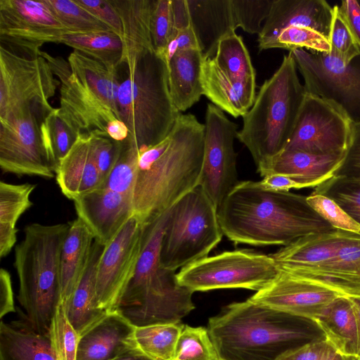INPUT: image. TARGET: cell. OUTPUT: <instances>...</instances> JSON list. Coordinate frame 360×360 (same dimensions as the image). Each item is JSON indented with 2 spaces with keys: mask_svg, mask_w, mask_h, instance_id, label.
I'll list each match as a JSON object with an SVG mask.
<instances>
[{
  "mask_svg": "<svg viewBox=\"0 0 360 360\" xmlns=\"http://www.w3.org/2000/svg\"><path fill=\"white\" fill-rule=\"evenodd\" d=\"M333 7L324 0H274L258 35L259 51L270 49L278 34L290 26L312 28L329 40Z\"/></svg>",
  "mask_w": 360,
  "mask_h": 360,
  "instance_id": "20",
  "label": "cell"
},
{
  "mask_svg": "<svg viewBox=\"0 0 360 360\" xmlns=\"http://www.w3.org/2000/svg\"><path fill=\"white\" fill-rule=\"evenodd\" d=\"M278 269L270 255L245 249L225 251L193 262L176 273L179 284L193 292L243 288L256 292L267 285Z\"/></svg>",
  "mask_w": 360,
  "mask_h": 360,
  "instance_id": "9",
  "label": "cell"
},
{
  "mask_svg": "<svg viewBox=\"0 0 360 360\" xmlns=\"http://www.w3.org/2000/svg\"><path fill=\"white\" fill-rule=\"evenodd\" d=\"M259 181L265 188L271 191H290L292 188L300 189L296 181L288 174H270Z\"/></svg>",
  "mask_w": 360,
  "mask_h": 360,
  "instance_id": "57",
  "label": "cell"
},
{
  "mask_svg": "<svg viewBox=\"0 0 360 360\" xmlns=\"http://www.w3.org/2000/svg\"><path fill=\"white\" fill-rule=\"evenodd\" d=\"M307 93L337 105L352 123L360 122V54L345 64L330 53L290 51Z\"/></svg>",
  "mask_w": 360,
  "mask_h": 360,
  "instance_id": "11",
  "label": "cell"
},
{
  "mask_svg": "<svg viewBox=\"0 0 360 360\" xmlns=\"http://www.w3.org/2000/svg\"><path fill=\"white\" fill-rule=\"evenodd\" d=\"M207 329L221 360H276L289 350L326 339L315 321L249 299L226 306L209 319Z\"/></svg>",
  "mask_w": 360,
  "mask_h": 360,
  "instance_id": "3",
  "label": "cell"
},
{
  "mask_svg": "<svg viewBox=\"0 0 360 360\" xmlns=\"http://www.w3.org/2000/svg\"><path fill=\"white\" fill-rule=\"evenodd\" d=\"M205 131L195 115L181 113L164 140L140 153L133 207L143 224L199 185Z\"/></svg>",
  "mask_w": 360,
  "mask_h": 360,
  "instance_id": "2",
  "label": "cell"
},
{
  "mask_svg": "<svg viewBox=\"0 0 360 360\" xmlns=\"http://www.w3.org/2000/svg\"><path fill=\"white\" fill-rule=\"evenodd\" d=\"M342 295L278 269L276 276L249 300L294 316L315 321ZM344 296V295H343Z\"/></svg>",
  "mask_w": 360,
  "mask_h": 360,
  "instance_id": "18",
  "label": "cell"
},
{
  "mask_svg": "<svg viewBox=\"0 0 360 360\" xmlns=\"http://www.w3.org/2000/svg\"><path fill=\"white\" fill-rule=\"evenodd\" d=\"M170 209L143 224L141 250L136 271L117 310L131 305L162 269L160 266L162 241Z\"/></svg>",
  "mask_w": 360,
  "mask_h": 360,
  "instance_id": "28",
  "label": "cell"
},
{
  "mask_svg": "<svg viewBox=\"0 0 360 360\" xmlns=\"http://www.w3.org/2000/svg\"><path fill=\"white\" fill-rule=\"evenodd\" d=\"M217 65L238 81L256 79V72L242 37L235 32L221 38L213 57Z\"/></svg>",
  "mask_w": 360,
  "mask_h": 360,
  "instance_id": "38",
  "label": "cell"
},
{
  "mask_svg": "<svg viewBox=\"0 0 360 360\" xmlns=\"http://www.w3.org/2000/svg\"><path fill=\"white\" fill-rule=\"evenodd\" d=\"M118 109L129 130L126 140L140 153L169 134L181 112L171 97L162 57L148 53L128 73L119 88Z\"/></svg>",
  "mask_w": 360,
  "mask_h": 360,
  "instance_id": "7",
  "label": "cell"
},
{
  "mask_svg": "<svg viewBox=\"0 0 360 360\" xmlns=\"http://www.w3.org/2000/svg\"><path fill=\"white\" fill-rule=\"evenodd\" d=\"M0 360H57L49 333L34 330L28 321L0 324Z\"/></svg>",
  "mask_w": 360,
  "mask_h": 360,
  "instance_id": "32",
  "label": "cell"
},
{
  "mask_svg": "<svg viewBox=\"0 0 360 360\" xmlns=\"http://www.w3.org/2000/svg\"><path fill=\"white\" fill-rule=\"evenodd\" d=\"M94 238L77 219L70 224L60 255L61 302L65 304L78 285L87 266Z\"/></svg>",
  "mask_w": 360,
  "mask_h": 360,
  "instance_id": "33",
  "label": "cell"
},
{
  "mask_svg": "<svg viewBox=\"0 0 360 360\" xmlns=\"http://www.w3.org/2000/svg\"><path fill=\"white\" fill-rule=\"evenodd\" d=\"M354 360H360V356H355Z\"/></svg>",
  "mask_w": 360,
  "mask_h": 360,
  "instance_id": "62",
  "label": "cell"
},
{
  "mask_svg": "<svg viewBox=\"0 0 360 360\" xmlns=\"http://www.w3.org/2000/svg\"><path fill=\"white\" fill-rule=\"evenodd\" d=\"M338 353L357 356L359 338L356 318L347 296L333 300L315 320Z\"/></svg>",
  "mask_w": 360,
  "mask_h": 360,
  "instance_id": "34",
  "label": "cell"
},
{
  "mask_svg": "<svg viewBox=\"0 0 360 360\" xmlns=\"http://www.w3.org/2000/svg\"><path fill=\"white\" fill-rule=\"evenodd\" d=\"M344 155H321L283 150L271 161L264 176L270 174H288L296 181L300 188H315L334 176Z\"/></svg>",
  "mask_w": 360,
  "mask_h": 360,
  "instance_id": "29",
  "label": "cell"
},
{
  "mask_svg": "<svg viewBox=\"0 0 360 360\" xmlns=\"http://www.w3.org/2000/svg\"><path fill=\"white\" fill-rule=\"evenodd\" d=\"M217 208L200 186L170 209L160 252V266L176 271L208 256L221 240Z\"/></svg>",
  "mask_w": 360,
  "mask_h": 360,
  "instance_id": "8",
  "label": "cell"
},
{
  "mask_svg": "<svg viewBox=\"0 0 360 360\" xmlns=\"http://www.w3.org/2000/svg\"><path fill=\"white\" fill-rule=\"evenodd\" d=\"M204 57L213 58L221 38L238 27L232 0H186Z\"/></svg>",
  "mask_w": 360,
  "mask_h": 360,
  "instance_id": "27",
  "label": "cell"
},
{
  "mask_svg": "<svg viewBox=\"0 0 360 360\" xmlns=\"http://www.w3.org/2000/svg\"><path fill=\"white\" fill-rule=\"evenodd\" d=\"M13 292L9 272L1 268L0 270V318L15 312Z\"/></svg>",
  "mask_w": 360,
  "mask_h": 360,
  "instance_id": "55",
  "label": "cell"
},
{
  "mask_svg": "<svg viewBox=\"0 0 360 360\" xmlns=\"http://www.w3.org/2000/svg\"><path fill=\"white\" fill-rule=\"evenodd\" d=\"M174 360H221L203 327L184 326L179 338Z\"/></svg>",
  "mask_w": 360,
  "mask_h": 360,
  "instance_id": "43",
  "label": "cell"
},
{
  "mask_svg": "<svg viewBox=\"0 0 360 360\" xmlns=\"http://www.w3.org/2000/svg\"><path fill=\"white\" fill-rule=\"evenodd\" d=\"M306 94L289 52L275 73L260 86L252 106L243 116L237 139L250 151L261 176L285 149Z\"/></svg>",
  "mask_w": 360,
  "mask_h": 360,
  "instance_id": "5",
  "label": "cell"
},
{
  "mask_svg": "<svg viewBox=\"0 0 360 360\" xmlns=\"http://www.w3.org/2000/svg\"><path fill=\"white\" fill-rule=\"evenodd\" d=\"M344 231L311 234L300 237L270 255L278 269L296 277L313 274L336 252Z\"/></svg>",
  "mask_w": 360,
  "mask_h": 360,
  "instance_id": "22",
  "label": "cell"
},
{
  "mask_svg": "<svg viewBox=\"0 0 360 360\" xmlns=\"http://www.w3.org/2000/svg\"><path fill=\"white\" fill-rule=\"evenodd\" d=\"M49 334L57 360H77L79 335L70 323L62 302L53 318Z\"/></svg>",
  "mask_w": 360,
  "mask_h": 360,
  "instance_id": "44",
  "label": "cell"
},
{
  "mask_svg": "<svg viewBox=\"0 0 360 360\" xmlns=\"http://www.w3.org/2000/svg\"><path fill=\"white\" fill-rule=\"evenodd\" d=\"M113 360H154L137 348L131 349Z\"/></svg>",
  "mask_w": 360,
  "mask_h": 360,
  "instance_id": "59",
  "label": "cell"
},
{
  "mask_svg": "<svg viewBox=\"0 0 360 360\" xmlns=\"http://www.w3.org/2000/svg\"><path fill=\"white\" fill-rule=\"evenodd\" d=\"M44 58L21 56L0 46V118L29 103L50 106L60 81Z\"/></svg>",
  "mask_w": 360,
  "mask_h": 360,
  "instance_id": "15",
  "label": "cell"
},
{
  "mask_svg": "<svg viewBox=\"0 0 360 360\" xmlns=\"http://www.w3.org/2000/svg\"><path fill=\"white\" fill-rule=\"evenodd\" d=\"M184 326L181 323L135 326L136 347L154 360H174Z\"/></svg>",
  "mask_w": 360,
  "mask_h": 360,
  "instance_id": "37",
  "label": "cell"
},
{
  "mask_svg": "<svg viewBox=\"0 0 360 360\" xmlns=\"http://www.w3.org/2000/svg\"><path fill=\"white\" fill-rule=\"evenodd\" d=\"M36 185L0 182V257L8 255L17 241L16 224L33 205L30 195Z\"/></svg>",
  "mask_w": 360,
  "mask_h": 360,
  "instance_id": "35",
  "label": "cell"
},
{
  "mask_svg": "<svg viewBox=\"0 0 360 360\" xmlns=\"http://www.w3.org/2000/svg\"><path fill=\"white\" fill-rule=\"evenodd\" d=\"M104 247L94 240L84 274L70 299L63 304L66 316L79 336L108 313L99 307L96 294L97 266Z\"/></svg>",
  "mask_w": 360,
  "mask_h": 360,
  "instance_id": "31",
  "label": "cell"
},
{
  "mask_svg": "<svg viewBox=\"0 0 360 360\" xmlns=\"http://www.w3.org/2000/svg\"><path fill=\"white\" fill-rule=\"evenodd\" d=\"M274 0H232L238 27L249 34H260ZM264 24V23H263Z\"/></svg>",
  "mask_w": 360,
  "mask_h": 360,
  "instance_id": "48",
  "label": "cell"
},
{
  "mask_svg": "<svg viewBox=\"0 0 360 360\" xmlns=\"http://www.w3.org/2000/svg\"><path fill=\"white\" fill-rule=\"evenodd\" d=\"M354 356H346L337 353L333 360H354Z\"/></svg>",
  "mask_w": 360,
  "mask_h": 360,
  "instance_id": "61",
  "label": "cell"
},
{
  "mask_svg": "<svg viewBox=\"0 0 360 360\" xmlns=\"http://www.w3.org/2000/svg\"><path fill=\"white\" fill-rule=\"evenodd\" d=\"M194 48L200 49V46L191 22L188 26L179 30L169 43L165 54L166 63L170 60L176 52Z\"/></svg>",
  "mask_w": 360,
  "mask_h": 360,
  "instance_id": "54",
  "label": "cell"
},
{
  "mask_svg": "<svg viewBox=\"0 0 360 360\" xmlns=\"http://www.w3.org/2000/svg\"><path fill=\"white\" fill-rule=\"evenodd\" d=\"M193 292L179 284L176 271L162 268L130 306L117 311L136 327L180 323L195 309Z\"/></svg>",
  "mask_w": 360,
  "mask_h": 360,
  "instance_id": "17",
  "label": "cell"
},
{
  "mask_svg": "<svg viewBox=\"0 0 360 360\" xmlns=\"http://www.w3.org/2000/svg\"><path fill=\"white\" fill-rule=\"evenodd\" d=\"M62 44L98 60L110 70H117L121 65L122 41L111 31L66 35Z\"/></svg>",
  "mask_w": 360,
  "mask_h": 360,
  "instance_id": "36",
  "label": "cell"
},
{
  "mask_svg": "<svg viewBox=\"0 0 360 360\" xmlns=\"http://www.w3.org/2000/svg\"><path fill=\"white\" fill-rule=\"evenodd\" d=\"M52 108L51 105L29 103L0 118V167L4 172L54 177L55 169L41 132L43 116Z\"/></svg>",
  "mask_w": 360,
  "mask_h": 360,
  "instance_id": "10",
  "label": "cell"
},
{
  "mask_svg": "<svg viewBox=\"0 0 360 360\" xmlns=\"http://www.w3.org/2000/svg\"><path fill=\"white\" fill-rule=\"evenodd\" d=\"M355 312L356 318V323L358 328L359 333V351L357 356H360V297H349Z\"/></svg>",
  "mask_w": 360,
  "mask_h": 360,
  "instance_id": "60",
  "label": "cell"
},
{
  "mask_svg": "<svg viewBox=\"0 0 360 360\" xmlns=\"http://www.w3.org/2000/svg\"><path fill=\"white\" fill-rule=\"evenodd\" d=\"M70 224L32 223L15 248L18 301L26 320L39 333H49L61 302L60 255Z\"/></svg>",
  "mask_w": 360,
  "mask_h": 360,
  "instance_id": "6",
  "label": "cell"
},
{
  "mask_svg": "<svg viewBox=\"0 0 360 360\" xmlns=\"http://www.w3.org/2000/svg\"><path fill=\"white\" fill-rule=\"evenodd\" d=\"M359 4H360V1H359Z\"/></svg>",
  "mask_w": 360,
  "mask_h": 360,
  "instance_id": "63",
  "label": "cell"
},
{
  "mask_svg": "<svg viewBox=\"0 0 360 360\" xmlns=\"http://www.w3.org/2000/svg\"><path fill=\"white\" fill-rule=\"evenodd\" d=\"M46 1L55 16L72 34L111 31L77 0Z\"/></svg>",
  "mask_w": 360,
  "mask_h": 360,
  "instance_id": "40",
  "label": "cell"
},
{
  "mask_svg": "<svg viewBox=\"0 0 360 360\" xmlns=\"http://www.w3.org/2000/svg\"><path fill=\"white\" fill-rule=\"evenodd\" d=\"M337 353L329 341L322 339L289 350L276 360H333Z\"/></svg>",
  "mask_w": 360,
  "mask_h": 360,
  "instance_id": "52",
  "label": "cell"
},
{
  "mask_svg": "<svg viewBox=\"0 0 360 360\" xmlns=\"http://www.w3.org/2000/svg\"><path fill=\"white\" fill-rule=\"evenodd\" d=\"M69 34L46 0H0V46L15 54L39 56L43 44Z\"/></svg>",
  "mask_w": 360,
  "mask_h": 360,
  "instance_id": "12",
  "label": "cell"
},
{
  "mask_svg": "<svg viewBox=\"0 0 360 360\" xmlns=\"http://www.w3.org/2000/svg\"><path fill=\"white\" fill-rule=\"evenodd\" d=\"M334 176L360 180V122L352 123L349 145Z\"/></svg>",
  "mask_w": 360,
  "mask_h": 360,
  "instance_id": "51",
  "label": "cell"
},
{
  "mask_svg": "<svg viewBox=\"0 0 360 360\" xmlns=\"http://www.w3.org/2000/svg\"><path fill=\"white\" fill-rule=\"evenodd\" d=\"M312 193L333 200L360 225V180L333 176L314 188Z\"/></svg>",
  "mask_w": 360,
  "mask_h": 360,
  "instance_id": "42",
  "label": "cell"
},
{
  "mask_svg": "<svg viewBox=\"0 0 360 360\" xmlns=\"http://www.w3.org/2000/svg\"><path fill=\"white\" fill-rule=\"evenodd\" d=\"M351 128V121L337 105L307 93L283 150L321 155L345 154Z\"/></svg>",
  "mask_w": 360,
  "mask_h": 360,
  "instance_id": "13",
  "label": "cell"
},
{
  "mask_svg": "<svg viewBox=\"0 0 360 360\" xmlns=\"http://www.w3.org/2000/svg\"><path fill=\"white\" fill-rule=\"evenodd\" d=\"M77 2L98 20L107 25L110 30L122 36L120 19L109 0H77Z\"/></svg>",
  "mask_w": 360,
  "mask_h": 360,
  "instance_id": "53",
  "label": "cell"
},
{
  "mask_svg": "<svg viewBox=\"0 0 360 360\" xmlns=\"http://www.w3.org/2000/svg\"><path fill=\"white\" fill-rule=\"evenodd\" d=\"M339 8L349 23L356 41L360 46V4L356 0L341 2Z\"/></svg>",
  "mask_w": 360,
  "mask_h": 360,
  "instance_id": "56",
  "label": "cell"
},
{
  "mask_svg": "<svg viewBox=\"0 0 360 360\" xmlns=\"http://www.w3.org/2000/svg\"><path fill=\"white\" fill-rule=\"evenodd\" d=\"M62 193L70 200L99 188L103 178L95 163L89 133L80 134L55 170Z\"/></svg>",
  "mask_w": 360,
  "mask_h": 360,
  "instance_id": "26",
  "label": "cell"
},
{
  "mask_svg": "<svg viewBox=\"0 0 360 360\" xmlns=\"http://www.w3.org/2000/svg\"><path fill=\"white\" fill-rule=\"evenodd\" d=\"M309 205L334 229L360 234L358 224L333 200L311 193L307 196Z\"/></svg>",
  "mask_w": 360,
  "mask_h": 360,
  "instance_id": "49",
  "label": "cell"
},
{
  "mask_svg": "<svg viewBox=\"0 0 360 360\" xmlns=\"http://www.w3.org/2000/svg\"><path fill=\"white\" fill-rule=\"evenodd\" d=\"M143 224L133 215L103 248L97 266L96 294L99 307L106 312L117 311L134 275Z\"/></svg>",
  "mask_w": 360,
  "mask_h": 360,
  "instance_id": "16",
  "label": "cell"
},
{
  "mask_svg": "<svg viewBox=\"0 0 360 360\" xmlns=\"http://www.w3.org/2000/svg\"><path fill=\"white\" fill-rule=\"evenodd\" d=\"M140 150L126 139L121 141L120 150L111 172L99 188H105L133 196Z\"/></svg>",
  "mask_w": 360,
  "mask_h": 360,
  "instance_id": "41",
  "label": "cell"
},
{
  "mask_svg": "<svg viewBox=\"0 0 360 360\" xmlns=\"http://www.w3.org/2000/svg\"><path fill=\"white\" fill-rule=\"evenodd\" d=\"M201 84L203 95L234 117L245 115L255 100L256 79L238 81L231 78L213 58H203Z\"/></svg>",
  "mask_w": 360,
  "mask_h": 360,
  "instance_id": "25",
  "label": "cell"
},
{
  "mask_svg": "<svg viewBox=\"0 0 360 360\" xmlns=\"http://www.w3.org/2000/svg\"><path fill=\"white\" fill-rule=\"evenodd\" d=\"M60 81L58 115L72 133L108 134V124L120 119L117 70L74 50L68 60L41 51Z\"/></svg>",
  "mask_w": 360,
  "mask_h": 360,
  "instance_id": "4",
  "label": "cell"
},
{
  "mask_svg": "<svg viewBox=\"0 0 360 360\" xmlns=\"http://www.w3.org/2000/svg\"><path fill=\"white\" fill-rule=\"evenodd\" d=\"M285 49L290 51L306 48L311 51L330 53L329 40L316 30L303 26H290L281 31L270 49Z\"/></svg>",
  "mask_w": 360,
  "mask_h": 360,
  "instance_id": "45",
  "label": "cell"
},
{
  "mask_svg": "<svg viewBox=\"0 0 360 360\" xmlns=\"http://www.w3.org/2000/svg\"><path fill=\"white\" fill-rule=\"evenodd\" d=\"M134 330L119 311L108 312L79 336L77 360H113L136 348Z\"/></svg>",
  "mask_w": 360,
  "mask_h": 360,
  "instance_id": "21",
  "label": "cell"
},
{
  "mask_svg": "<svg viewBox=\"0 0 360 360\" xmlns=\"http://www.w3.org/2000/svg\"><path fill=\"white\" fill-rule=\"evenodd\" d=\"M89 134L93 157L104 181L116 162L120 150L121 141H116L108 134L97 131H91Z\"/></svg>",
  "mask_w": 360,
  "mask_h": 360,
  "instance_id": "50",
  "label": "cell"
},
{
  "mask_svg": "<svg viewBox=\"0 0 360 360\" xmlns=\"http://www.w3.org/2000/svg\"><path fill=\"white\" fill-rule=\"evenodd\" d=\"M79 219L94 240L105 246L134 215L133 196L98 188L73 200Z\"/></svg>",
  "mask_w": 360,
  "mask_h": 360,
  "instance_id": "19",
  "label": "cell"
},
{
  "mask_svg": "<svg viewBox=\"0 0 360 360\" xmlns=\"http://www.w3.org/2000/svg\"><path fill=\"white\" fill-rule=\"evenodd\" d=\"M172 32V0H154L151 14V36L155 53L164 59Z\"/></svg>",
  "mask_w": 360,
  "mask_h": 360,
  "instance_id": "47",
  "label": "cell"
},
{
  "mask_svg": "<svg viewBox=\"0 0 360 360\" xmlns=\"http://www.w3.org/2000/svg\"><path fill=\"white\" fill-rule=\"evenodd\" d=\"M297 278L324 286L344 296L360 297V234L345 231L339 248L330 260L313 274Z\"/></svg>",
  "mask_w": 360,
  "mask_h": 360,
  "instance_id": "24",
  "label": "cell"
},
{
  "mask_svg": "<svg viewBox=\"0 0 360 360\" xmlns=\"http://www.w3.org/2000/svg\"><path fill=\"white\" fill-rule=\"evenodd\" d=\"M200 186L218 207L238 184L234 140L237 125L212 103L207 105Z\"/></svg>",
  "mask_w": 360,
  "mask_h": 360,
  "instance_id": "14",
  "label": "cell"
},
{
  "mask_svg": "<svg viewBox=\"0 0 360 360\" xmlns=\"http://www.w3.org/2000/svg\"><path fill=\"white\" fill-rule=\"evenodd\" d=\"M329 42L330 54L345 64L360 54V46L338 6L333 7Z\"/></svg>",
  "mask_w": 360,
  "mask_h": 360,
  "instance_id": "46",
  "label": "cell"
},
{
  "mask_svg": "<svg viewBox=\"0 0 360 360\" xmlns=\"http://www.w3.org/2000/svg\"><path fill=\"white\" fill-rule=\"evenodd\" d=\"M203 58L201 49L194 48L176 52L167 63L171 97L180 112L190 108L203 95Z\"/></svg>",
  "mask_w": 360,
  "mask_h": 360,
  "instance_id": "30",
  "label": "cell"
},
{
  "mask_svg": "<svg viewBox=\"0 0 360 360\" xmlns=\"http://www.w3.org/2000/svg\"><path fill=\"white\" fill-rule=\"evenodd\" d=\"M122 28L121 64L131 72L139 60L155 52L151 36V14L154 0H109Z\"/></svg>",
  "mask_w": 360,
  "mask_h": 360,
  "instance_id": "23",
  "label": "cell"
},
{
  "mask_svg": "<svg viewBox=\"0 0 360 360\" xmlns=\"http://www.w3.org/2000/svg\"><path fill=\"white\" fill-rule=\"evenodd\" d=\"M108 135L116 141H123L129 135L127 125L120 120L110 122L106 129Z\"/></svg>",
  "mask_w": 360,
  "mask_h": 360,
  "instance_id": "58",
  "label": "cell"
},
{
  "mask_svg": "<svg viewBox=\"0 0 360 360\" xmlns=\"http://www.w3.org/2000/svg\"><path fill=\"white\" fill-rule=\"evenodd\" d=\"M43 142L54 169L69 152L77 136L58 115V108L46 112L41 123Z\"/></svg>",
  "mask_w": 360,
  "mask_h": 360,
  "instance_id": "39",
  "label": "cell"
},
{
  "mask_svg": "<svg viewBox=\"0 0 360 360\" xmlns=\"http://www.w3.org/2000/svg\"><path fill=\"white\" fill-rule=\"evenodd\" d=\"M217 214L223 234L235 244L285 246L304 236L336 230L309 205L307 196L269 190L250 180L238 182Z\"/></svg>",
  "mask_w": 360,
  "mask_h": 360,
  "instance_id": "1",
  "label": "cell"
}]
</instances>
